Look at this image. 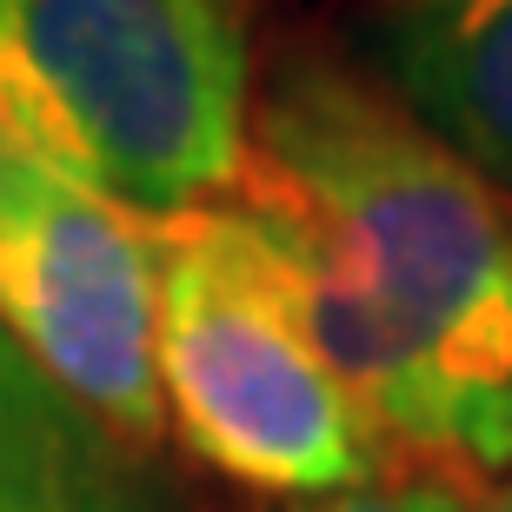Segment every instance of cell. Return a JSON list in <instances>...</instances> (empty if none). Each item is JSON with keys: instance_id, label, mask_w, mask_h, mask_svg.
Masks as SVG:
<instances>
[{"instance_id": "1", "label": "cell", "mask_w": 512, "mask_h": 512, "mask_svg": "<svg viewBox=\"0 0 512 512\" xmlns=\"http://www.w3.org/2000/svg\"><path fill=\"white\" fill-rule=\"evenodd\" d=\"M227 207L280 247L326 366L433 473L512 466V227L386 87L286 54Z\"/></svg>"}, {"instance_id": "2", "label": "cell", "mask_w": 512, "mask_h": 512, "mask_svg": "<svg viewBox=\"0 0 512 512\" xmlns=\"http://www.w3.org/2000/svg\"><path fill=\"white\" fill-rule=\"evenodd\" d=\"M253 133L247 0H7L0 147L140 213L227 200Z\"/></svg>"}, {"instance_id": "3", "label": "cell", "mask_w": 512, "mask_h": 512, "mask_svg": "<svg viewBox=\"0 0 512 512\" xmlns=\"http://www.w3.org/2000/svg\"><path fill=\"white\" fill-rule=\"evenodd\" d=\"M153 260V360L193 459L300 506L380 486L393 453L326 366L280 247L247 213L213 200L153 220Z\"/></svg>"}, {"instance_id": "4", "label": "cell", "mask_w": 512, "mask_h": 512, "mask_svg": "<svg viewBox=\"0 0 512 512\" xmlns=\"http://www.w3.org/2000/svg\"><path fill=\"white\" fill-rule=\"evenodd\" d=\"M153 313V220L0 147V333L140 459L167 439Z\"/></svg>"}, {"instance_id": "5", "label": "cell", "mask_w": 512, "mask_h": 512, "mask_svg": "<svg viewBox=\"0 0 512 512\" xmlns=\"http://www.w3.org/2000/svg\"><path fill=\"white\" fill-rule=\"evenodd\" d=\"M373 60L413 127L512 193V0H380Z\"/></svg>"}, {"instance_id": "6", "label": "cell", "mask_w": 512, "mask_h": 512, "mask_svg": "<svg viewBox=\"0 0 512 512\" xmlns=\"http://www.w3.org/2000/svg\"><path fill=\"white\" fill-rule=\"evenodd\" d=\"M0 512H160L147 459L0 333Z\"/></svg>"}, {"instance_id": "7", "label": "cell", "mask_w": 512, "mask_h": 512, "mask_svg": "<svg viewBox=\"0 0 512 512\" xmlns=\"http://www.w3.org/2000/svg\"><path fill=\"white\" fill-rule=\"evenodd\" d=\"M293 512H479V499L446 473H419V479H380L366 493H340V499H313Z\"/></svg>"}, {"instance_id": "8", "label": "cell", "mask_w": 512, "mask_h": 512, "mask_svg": "<svg viewBox=\"0 0 512 512\" xmlns=\"http://www.w3.org/2000/svg\"><path fill=\"white\" fill-rule=\"evenodd\" d=\"M479 512H512V486H499V493L479 499Z\"/></svg>"}, {"instance_id": "9", "label": "cell", "mask_w": 512, "mask_h": 512, "mask_svg": "<svg viewBox=\"0 0 512 512\" xmlns=\"http://www.w3.org/2000/svg\"><path fill=\"white\" fill-rule=\"evenodd\" d=\"M0 7H7V0H0Z\"/></svg>"}]
</instances>
